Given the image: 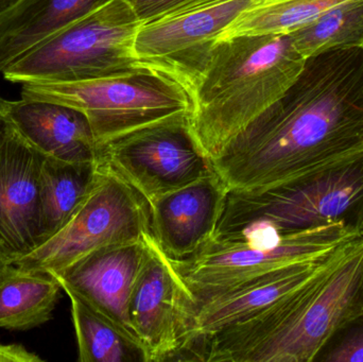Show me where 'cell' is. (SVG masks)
Returning a JSON list of instances; mask_svg holds the SVG:
<instances>
[{
    "instance_id": "cell-10",
    "label": "cell",
    "mask_w": 363,
    "mask_h": 362,
    "mask_svg": "<svg viewBox=\"0 0 363 362\" xmlns=\"http://www.w3.org/2000/svg\"><path fill=\"white\" fill-rule=\"evenodd\" d=\"M198 304L155 236L128 305L134 333L151 362L177 361L194 327Z\"/></svg>"
},
{
    "instance_id": "cell-18",
    "label": "cell",
    "mask_w": 363,
    "mask_h": 362,
    "mask_svg": "<svg viewBox=\"0 0 363 362\" xmlns=\"http://www.w3.org/2000/svg\"><path fill=\"white\" fill-rule=\"evenodd\" d=\"M62 290L53 274L11 264L0 278V327L29 331L45 324L52 319Z\"/></svg>"
},
{
    "instance_id": "cell-5",
    "label": "cell",
    "mask_w": 363,
    "mask_h": 362,
    "mask_svg": "<svg viewBox=\"0 0 363 362\" xmlns=\"http://www.w3.org/2000/svg\"><path fill=\"white\" fill-rule=\"evenodd\" d=\"M142 25L128 0H112L15 59L4 68L2 77L23 84L150 72L134 52Z\"/></svg>"
},
{
    "instance_id": "cell-23",
    "label": "cell",
    "mask_w": 363,
    "mask_h": 362,
    "mask_svg": "<svg viewBox=\"0 0 363 362\" xmlns=\"http://www.w3.org/2000/svg\"><path fill=\"white\" fill-rule=\"evenodd\" d=\"M144 23L178 16L218 0H128Z\"/></svg>"
},
{
    "instance_id": "cell-24",
    "label": "cell",
    "mask_w": 363,
    "mask_h": 362,
    "mask_svg": "<svg viewBox=\"0 0 363 362\" xmlns=\"http://www.w3.org/2000/svg\"><path fill=\"white\" fill-rule=\"evenodd\" d=\"M328 362H363V329L350 334L324 358Z\"/></svg>"
},
{
    "instance_id": "cell-25",
    "label": "cell",
    "mask_w": 363,
    "mask_h": 362,
    "mask_svg": "<svg viewBox=\"0 0 363 362\" xmlns=\"http://www.w3.org/2000/svg\"><path fill=\"white\" fill-rule=\"evenodd\" d=\"M43 359L21 344H0V362H40Z\"/></svg>"
},
{
    "instance_id": "cell-14",
    "label": "cell",
    "mask_w": 363,
    "mask_h": 362,
    "mask_svg": "<svg viewBox=\"0 0 363 362\" xmlns=\"http://www.w3.org/2000/svg\"><path fill=\"white\" fill-rule=\"evenodd\" d=\"M152 237L100 249L51 274L59 280L63 290L76 293L94 310L138 338L130 323L128 305Z\"/></svg>"
},
{
    "instance_id": "cell-26",
    "label": "cell",
    "mask_w": 363,
    "mask_h": 362,
    "mask_svg": "<svg viewBox=\"0 0 363 362\" xmlns=\"http://www.w3.org/2000/svg\"><path fill=\"white\" fill-rule=\"evenodd\" d=\"M6 101H8V100L0 97V142H1L2 138H4V133H6L9 125L8 118H6Z\"/></svg>"
},
{
    "instance_id": "cell-21",
    "label": "cell",
    "mask_w": 363,
    "mask_h": 362,
    "mask_svg": "<svg viewBox=\"0 0 363 362\" xmlns=\"http://www.w3.org/2000/svg\"><path fill=\"white\" fill-rule=\"evenodd\" d=\"M304 59L338 49L363 50V0H347L290 33Z\"/></svg>"
},
{
    "instance_id": "cell-13",
    "label": "cell",
    "mask_w": 363,
    "mask_h": 362,
    "mask_svg": "<svg viewBox=\"0 0 363 362\" xmlns=\"http://www.w3.org/2000/svg\"><path fill=\"white\" fill-rule=\"evenodd\" d=\"M228 191L213 172L149 203L155 242L170 259H189L211 239Z\"/></svg>"
},
{
    "instance_id": "cell-15",
    "label": "cell",
    "mask_w": 363,
    "mask_h": 362,
    "mask_svg": "<svg viewBox=\"0 0 363 362\" xmlns=\"http://www.w3.org/2000/svg\"><path fill=\"white\" fill-rule=\"evenodd\" d=\"M352 242L322 259L256 276L200 304L185 348L194 339L213 335L222 329L245 322L270 307L315 278Z\"/></svg>"
},
{
    "instance_id": "cell-11",
    "label": "cell",
    "mask_w": 363,
    "mask_h": 362,
    "mask_svg": "<svg viewBox=\"0 0 363 362\" xmlns=\"http://www.w3.org/2000/svg\"><path fill=\"white\" fill-rule=\"evenodd\" d=\"M274 0H218L178 16L140 26L134 52L149 69L180 82L186 89L211 47L241 15Z\"/></svg>"
},
{
    "instance_id": "cell-20",
    "label": "cell",
    "mask_w": 363,
    "mask_h": 362,
    "mask_svg": "<svg viewBox=\"0 0 363 362\" xmlns=\"http://www.w3.org/2000/svg\"><path fill=\"white\" fill-rule=\"evenodd\" d=\"M64 291L72 303L79 361L151 362L148 351L138 338L94 310L76 293Z\"/></svg>"
},
{
    "instance_id": "cell-7",
    "label": "cell",
    "mask_w": 363,
    "mask_h": 362,
    "mask_svg": "<svg viewBox=\"0 0 363 362\" xmlns=\"http://www.w3.org/2000/svg\"><path fill=\"white\" fill-rule=\"evenodd\" d=\"M152 235L148 202L100 159L95 183L72 218L14 265L55 273L100 249Z\"/></svg>"
},
{
    "instance_id": "cell-28",
    "label": "cell",
    "mask_w": 363,
    "mask_h": 362,
    "mask_svg": "<svg viewBox=\"0 0 363 362\" xmlns=\"http://www.w3.org/2000/svg\"><path fill=\"white\" fill-rule=\"evenodd\" d=\"M18 0H0V13L4 12L6 9L16 4Z\"/></svg>"
},
{
    "instance_id": "cell-4",
    "label": "cell",
    "mask_w": 363,
    "mask_h": 362,
    "mask_svg": "<svg viewBox=\"0 0 363 362\" xmlns=\"http://www.w3.org/2000/svg\"><path fill=\"white\" fill-rule=\"evenodd\" d=\"M345 221L363 230V152L301 180L267 188L230 191L215 244H277L287 234Z\"/></svg>"
},
{
    "instance_id": "cell-3",
    "label": "cell",
    "mask_w": 363,
    "mask_h": 362,
    "mask_svg": "<svg viewBox=\"0 0 363 362\" xmlns=\"http://www.w3.org/2000/svg\"><path fill=\"white\" fill-rule=\"evenodd\" d=\"M306 59L290 34L217 40L188 86V127L213 161L296 82Z\"/></svg>"
},
{
    "instance_id": "cell-6",
    "label": "cell",
    "mask_w": 363,
    "mask_h": 362,
    "mask_svg": "<svg viewBox=\"0 0 363 362\" xmlns=\"http://www.w3.org/2000/svg\"><path fill=\"white\" fill-rule=\"evenodd\" d=\"M21 98L80 111L99 149L138 130L188 118L191 111L187 89L152 70L94 80L26 82Z\"/></svg>"
},
{
    "instance_id": "cell-19",
    "label": "cell",
    "mask_w": 363,
    "mask_h": 362,
    "mask_svg": "<svg viewBox=\"0 0 363 362\" xmlns=\"http://www.w3.org/2000/svg\"><path fill=\"white\" fill-rule=\"evenodd\" d=\"M98 163H68L45 157L40 172L42 244L67 223L89 195Z\"/></svg>"
},
{
    "instance_id": "cell-9",
    "label": "cell",
    "mask_w": 363,
    "mask_h": 362,
    "mask_svg": "<svg viewBox=\"0 0 363 362\" xmlns=\"http://www.w3.org/2000/svg\"><path fill=\"white\" fill-rule=\"evenodd\" d=\"M188 118L160 123L123 136L100 149L104 159L148 203L213 174Z\"/></svg>"
},
{
    "instance_id": "cell-22",
    "label": "cell",
    "mask_w": 363,
    "mask_h": 362,
    "mask_svg": "<svg viewBox=\"0 0 363 362\" xmlns=\"http://www.w3.org/2000/svg\"><path fill=\"white\" fill-rule=\"evenodd\" d=\"M345 1L275 0L241 15L217 40L252 34H290Z\"/></svg>"
},
{
    "instance_id": "cell-17",
    "label": "cell",
    "mask_w": 363,
    "mask_h": 362,
    "mask_svg": "<svg viewBox=\"0 0 363 362\" xmlns=\"http://www.w3.org/2000/svg\"><path fill=\"white\" fill-rule=\"evenodd\" d=\"M112 0H18L0 13V74L15 59Z\"/></svg>"
},
{
    "instance_id": "cell-27",
    "label": "cell",
    "mask_w": 363,
    "mask_h": 362,
    "mask_svg": "<svg viewBox=\"0 0 363 362\" xmlns=\"http://www.w3.org/2000/svg\"><path fill=\"white\" fill-rule=\"evenodd\" d=\"M9 265H11L10 261L6 259L4 251L0 249V278H1L2 273H4V270H6Z\"/></svg>"
},
{
    "instance_id": "cell-2",
    "label": "cell",
    "mask_w": 363,
    "mask_h": 362,
    "mask_svg": "<svg viewBox=\"0 0 363 362\" xmlns=\"http://www.w3.org/2000/svg\"><path fill=\"white\" fill-rule=\"evenodd\" d=\"M363 318V237L325 269L253 318L194 341V361L309 362Z\"/></svg>"
},
{
    "instance_id": "cell-16",
    "label": "cell",
    "mask_w": 363,
    "mask_h": 362,
    "mask_svg": "<svg viewBox=\"0 0 363 362\" xmlns=\"http://www.w3.org/2000/svg\"><path fill=\"white\" fill-rule=\"evenodd\" d=\"M17 133L43 157L68 163H98L100 149L89 119L76 108L40 100L6 101Z\"/></svg>"
},
{
    "instance_id": "cell-8",
    "label": "cell",
    "mask_w": 363,
    "mask_h": 362,
    "mask_svg": "<svg viewBox=\"0 0 363 362\" xmlns=\"http://www.w3.org/2000/svg\"><path fill=\"white\" fill-rule=\"evenodd\" d=\"M362 237L360 227L336 221L287 234L273 246L208 242L194 256L172 261L200 305L256 276L322 259Z\"/></svg>"
},
{
    "instance_id": "cell-1",
    "label": "cell",
    "mask_w": 363,
    "mask_h": 362,
    "mask_svg": "<svg viewBox=\"0 0 363 362\" xmlns=\"http://www.w3.org/2000/svg\"><path fill=\"white\" fill-rule=\"evenodd\" d=\"M363 152V50L306 59L296 82L213 159L230 191L267 188Z\"/></svg>"
},
{
    "instance_id": "cell-12",
    "label": "cell",
    "mask_w": 363,
    "mask_h": 362,
    "mask_svg": "<svg viewBox=\"0 0 363 362\" xmlns=\"http://www.w3.org/2000/svg\"><path fill=\"white\" fill-rule=\"evenodd\" d=\"M44 159L9 123L0 142V249L12 265L43 242L40 172Z\"/></svg>"
}]
</instances>
